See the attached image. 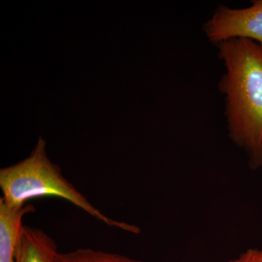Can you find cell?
<instances>
[{"label":"cell","mask_w":262,"mask_h":262,"mask_svg":"<svg viewBox=\"0 0 262 262\" xmlns=\"http://www.w3.org/2000/svg\"><path fill=\"white\" fill-rule=\"evenodd\" d=\"M217 46L226 70L220 89L229 136L246 151L250 168H262V46L243 38Z\"/></svg>","instance_id":"6da1fadb"},{"label":"cell","mask_w":262,"mask_h":262,"mask_svg":"<svg viewBox=\"0 0 262 262\" xmlns=\"http://www.w3.org/2000/svg\"><path fill=\"white\" fill-rule=\"evenodd\" d=\"M0 199L8 206L21 208L34 198L54 196L70 202L105 225L131 233L139 227L110 218L95 207L63 177L58 165L52 163L46 151V141L39 138L32 153L21 161L0 170Z\"/></svg>","instance_id":"7a4b0ae2"},{"label":"cell","mask_w":262,"mask_h":262,"mask_svg":"<svg viewBox=\"0 0 262 262\" xmlns=\"http://www.w3.org/2000/svg\"><path fill=\"white\" fill-rule=\"evenodd\" d=\"M203 29L208 41L215 46L243 38L262 46V0H254L251 6L239 9L220 5Z\"/></svg>","instance_id":"3957f363"},{"label":"cell","mask_w":262,"mask_h":262,"mask_svg":"<svg viewBox=\"0 0 262 262\" xmlns=\"http://www.w3.org/2000/svg\"><path fill=\"white\" fill-rule=\"evenodd\" d=\"M35 211L32 204L13 208L0 199V262H15L24 215Z\"/></svg>","instance_id":"277c9868"},{"label":"cell","mask_w":262,"mask_h":262,"mask_svg":"<svg viewBox=\"0 0 262 262\" xmlns=\"http://www.w3.org/2000/svg\"><path fill=\"white\" fill-rule=\"evenodd\" d=\"M56 242L42 229L24 226L15 253V262H56Z\"/></svg>","instance_id":"5b68a950"},{"label":"cell","mask_w":262,"mask_h":262,"mask_svg":"<svg viewBox=\"0 0 262 262\" xmlns=\"http://www.w3.org/2000/svg\"><path fill=\"white\" fill-rule=\"evenodd\" d=\"M56 262H144L117 254L91 248H78L75 251L57 254Z\"/></svg>","instance_id":"8992f818"},{"label":"cell","mask_w":262,"mask_h":262,"mask_svg":"<svg viewBox=\"0 0 262 262\" xmlns=\"http://www.w3.org/2000/svg\"><path fill=\"white\" fill-rule=\"evenodd\" d=\"M228 262H262V248L248 249Z\"/></svg>","instance_id":"52a82bcc"}]
</instances>
